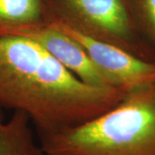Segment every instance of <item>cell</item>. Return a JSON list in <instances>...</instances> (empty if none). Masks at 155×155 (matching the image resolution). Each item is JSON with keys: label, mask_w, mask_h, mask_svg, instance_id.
Masks as SVG:
<instances>
[{"label": "cell", "mask_w": 155, "mask_h": 155, "mask_svg": "<svg viewBox=\"0 0 155 155\" xmlns=\"http://www.w3.org/2000/svg\"><path fill=\"white\" fill-rule=\"evenodd\" d=\"M45 155H50V154H47V153H46V154H45Z\"/></svg>", "instance_id": "cell-9"}, {"label": "cell", "mask_w": 155, "mask_h": 155, "mask_svg": "<svg viewBox=\"0 0 155 155\" xmlns=\"http://www.w3.org/2000/svg\"><path fill=\"white\" fill-rule=\"evenodd\" d=\"M48 24L43 0H0V36H21Z\"/></svg>", "instance_id": "cell-6"}, {"label": "cell", "mask_w": 155, "mask_h": 155, "mask_svg": "<svg viewBox=\"0 0 155 155\" xmlns=\"http://www.w3.org/2000/svg\"><path fill=\"white\" fill-rule=\"evenodd\" d=\"M125 93L83 83L30 39L0 36V107L25 112L39 136L88 122Z\"/></svg>", "instance_id": "cell-1"}, {"label": "cell", "mask_w": 155, "mask_h": 155, "mask_svg": "<svg viewBox=\"0 0 155 155\" xmlns=\"http://www.w3.org/2000/svg\"><path fill=\"white\" fill-rule=\"evenodd\" d=\"M21 36L35 41L83 83L93 87L115 88L90 60L83 48L55 26L49 23L38 26Z\"/></svg>", "instance_id": "cell-5"}, {"label": "cell", "mask_w": 155, "mask_h": 155, "mask_svg": "<svg viewBox=\"0 0 155 155\" xmlns=\"http://www.w3.org/2000/svg\"><path fill=\"white\" fill-rule=\"evenodd\" d=\"M39 137L50 155H155V83L88 122Z\"/></svg>", "instance_id": "cell-2"}, {"label": "cell", "mask_w": 155, "mask_h": 155, "mask_svg": "<svg viewBox=\"0 0 155 155\" xmlns=\"http://www.w3.org/2000/svg\"><path fill=\"white\" fill-rule=\"evenodd\" d=\"M0 107V155H45L35 142L31 120L23 111L15 110L5 121Z\"/></svg>", "instance_id": "cell-7"}, {"label": "cell", "mask_w": 155, "mask_h": 155, "mask_svg": "<svg viewBox=\"0 0 155 155\" xmlns=\"http://www.w3.org/2000/svg\"><path fill=\"white\" fill-rule=\"evenodd\" d=\"M48 23L120 47L146 61L155 56L139 33L127 0H43Z\"/></svg>", "instance_id": "cell-3"}, {"label": "cell", "mask_w": 155, "mask_h": 155, "mask_svg": "<svg viewBox=\"0 0 155 155\" xmlns=\"http://www.w3.org/2000/svg\"><path fill=\"white\" fill-rule=\"evenodd\" d=\"M139 33L155 56V0H127Z\"/></svg>", "instance_id": "cell-8"}, {"label": "cell", "mask_w": 155, "mask_h": 155, "mask_svg": "<svg viewBox=\"0 0 155 155\" xmlns=\"http://www.w3.org/2000/svg\"><path fill=\"white\" fill-rule=\"evenodd\" d=\"M52 25L74 39L115 88L127 92L155 83L153 61L143 60L116 45L91 38L66 27Z\"/></svg>", "instance_id": "cell-4"}]
</instances>
